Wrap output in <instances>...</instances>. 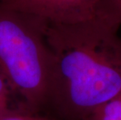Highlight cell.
<instances>
[{
	"instance_id": "1",
	"label": "cell",
	"mask_w": 121,
	"mask_h": 120,
	"mask_svg": "<svg viewBox=\"0 0 121 120\" xmlns=\"http://www.w3.org/2000/svg\"><path fill=\"white\" fill-rule=\"evenodd\" d=\"M119 29L97 16L72 24L47 22L52 63L46 106L57 120H86L121 94Z\"/></svg>"
},
{
	"instance_id": "2",
	"label": "cell",
	"mask_w": 121,
	"mask_h": 120,
	"mask_svg": "<svg viewBox=\"0 0 121 120\" xmlns=\"http://www.w3.org/2000/svg\"><path fill=\"white\" fill-rule=\"evenodd\" d=\"M47 21L0 1V77L35 112L46 106L52 54Z\"/></svg>"
},
{
	"instance_id": "3",
	"label": "cell",
	"mask_w": 121,
	"mask_h": 120,
	"mask_svg": "<svg viewBox=\"0 0 121 120\" xmlns=\"http://www.w3.org/2000/svg\"><path fill=\"white\" fill-rule=\"evenodd\" d=\"M9 8L53 24H72L96 17L100 0H0Z\"/></svg>"
},
{
	"instance_id": "4",
	"label": "cell",
	"mask_w": 121,
	"mask_h": 120,
	"mask_svg": "<svg viewBox=\"0 0 121 120\" xmlns=\"http://www.w3.org/2000/svg\"><path fill=\"white\" fill-rule=\"evenodd\" d=\"M88 119L91 120H121V94L95 109Z\"/></svg>"
},
{
	"instance_id": "5",
	"label": "cell",
	"mask_w": 121,
	"mask_h": 120,
	"mask_svg": "<svg viewBox=\"0 0 121 120\" xmlns=\"http://www.w3.org/2000/svg\"><path fill=\"white\" fill-rule=\"evenodd\" d=\"M96 16L120 27L121 0H100Z\"/></svg>"
},
{
	"instance_id": "6",
	"label": "cell",
	"mask_w": 121,
	"mask_h": 120,
	"mask_svg": "<svg viewBox=\"0 0 121 120\" xmlns=\"http://www.w3.org/2000/svg\"><path fill=\"white\" fill-rule=\"evenodd\" d=\"M0 120H57L54 118L41 116L35 112H21L11 110L0 118Z\"/></svg>"
},
{
	"instance_id": "7",
	"label": "cell",
	"mask_w": 121,
	"mask_h": 120,
	"mask_svg": "<svg viewBox=\"0 0 121 120\" xmlns=\"http://www.w3.org/2000/svg\"><path fill=\"white\" fill-rule=\"evenodd\" d=\"M10 91L5 80L0 77V118L12 110L9 108Z\"/></svg>"
},
{
	"instance_id": "8",
	"label": "cell",
	"mask_w": 121,
	"mask_h": 120,
	"mask_svg": "<svg viewBox=\"0 0 121 120\" xmlns=\"http://www.w3.org/2000/svg\"><path fill=\"white\" fill-rule=\"evenodd\" d=\"M86 120H91V119H86Z\"/></svg>"
}]
</instances>
